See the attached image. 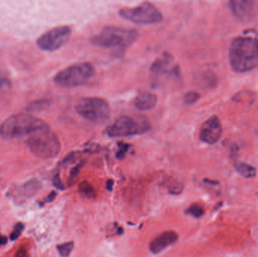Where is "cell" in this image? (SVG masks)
I'll return each mask as SVG.
<instances>
[{"mask_svg":"<svg viewBox=\"0 0 258 257\" xmlns=\"http://www.w3.org/2000/svg\"><path fill=\"white\" fill-rule=\"evenodd\" d=\"M158 102V98L155 94L150 92H142L138 94L134 100V106L141 111L153 110Z\"/></svg>","mask_w":258,"mask_h":257,"instance_id":"cell-14","label":"cell"},{"mask_svg":"<svg viewBox=\"0 0 258 257\" xmlns=\"http://www.w3.org/2000/svg\"><path fill=\"white\" fill-rule=\"evenodd\" d=\"M254 39H255L256 42H257L258 45V34L256 35V36L255 37H254Z\"/></svg>","mask_w":258,"mask_h":257,"instance_id":"cell-27","label":"cell"},{"mask_svg":"<svg viewBox=\"0 0 258 257\" xmlns=\"http://www.w3.org/2000/svg\"><path fill=\"white\" fill-rule=\"evenodd\" d=\"M79 190H80V193H83L88 198L95 197V189L89 183L86 182V181L81 183L80 185L79 186Z\"/></svg>","mask_w":258,"mask_h":257,"instance_id":"cell-18","label":"cell"},{"mask_svg":"<svg viewBox=\"0 0 258 257\" xmlns=\"http://www.w3.org/2000/svg\"><path fill=\"white\" fill-rule=\"evenodd\" d=\"M178 240V235L173 231L162 232L150 242L149 249L153 254H157L173 245Z\"/></svg>","mask_w":258,"mask_h":257,"instance_id":"cell-13","label":"cell"},{"mask_svg":"<svg viewBox=\"0 0 258 257\" xmlns=\"http://www.w3.org/2000/svg\"><path fill=\"white\" fill-rule=\"evenodd\" d=\"M202 81L204 85L208 86V87L212 88V86L215 85L217 83V77L214 72H210V71H206L203 72V75L201 77Z\"/></svg>","mask_w":258,"mask_h":257,"instance_id":"cell-16","label":"cell"},{"mask_svg":"<svg viewBox=\"0 0 258 257\" xmlns=\"http://www.w3.org/2000/svg\"><path fill=\"white\" fill-rule=\"evenodd\" d=\"M186 213L189 214V215L196 217V218H199V217H201L204 214L205 211L201 205H198V204H194V205L189 207L187 211H186Z\"/></svg>","mask_w":258,"mask_h":257,"instance_id":"cell-19","label":"cell"},{"mask_svg":"<svg viewBox=\"0 0 258 257\" xmlns=\"http://www.w3.org/2000/svg\"><path fill=\"white\" fill-rule=\"evenodd\" d=\"M138 37V33L134 29L108 26L98 34L92 36L91 42L101 48L123 51L130 47Z\"/></svg>","mask_w":258,"mask_h":257,"instance_id":"cell-3","label":"cell"},{"mask_svg":"<svg viewBox=\"0 0 258 257\" xmlns=\"http://www.w3.org/2000/svg\"><path fill=\"white\" fill-rule=\"evenodd\" d=\"M26 143L33 155L44 159L54 158L61 149L60 140L49 125L30 136Z\"/></svg>","mask_w":258,"mask_h":257,"instance_id":"cell-4","label":"cell"},{"mask_svg":"<svg viewBox=\"0 0 258 257\" xmlns=\"http://www.w3.org/2000/svg\"><path fill=\"white\" fill-rule=\"evenodd\" d=\"M119 15L123 19L137 24H157L163 20L162 12L148 2L136 7L121 9Z\"/></svg>","mask_w":258,"mask_h":257,"instance_id":"cell-8","label":"cell"},{"mask_svg":"<svg viewBox=\"0 0 258 257\" xmlns=\"http://www.w3.org/2000/svg\"><path fill=\"white\" fill-rule=\"evenodd\" d=\"M72 30L69 26H59L48 30L36 41L38 46L45 51H54L69 41Z\"/></svg>","mask_w":258,"mask_h":257,"instance_id":"cell-9","label":"cell"},{"mask_svg":"<svg viewBox=\"0 0 258 257\" xmlns=\"http://www.w3.org/2000/svg\"><path fill=\"white\" fill-rule=\"evenodd\" d=\"M7 243V238L0 234V246L5 245Z\"/></svg>","mask_w":258,"mask_h":257,"instance_id":"cell-25","label":"cell"},{"mask_svg":"<svg viewBox=\"0 0 258 257\" xmlns=\"http://www.w3.org/2000/svg\"><path fill=\"white\" fill-rule=\"evenodd\" d=\"M230 64L233 71L239 73L249 72L258 67V45L249 36L235 38L229 51Z\"/></svg>","mask_w":258,"mask_h":257,"instance_id":"cell-1","label":"cell"},{"mask_svg":"<svg viewBox=\"0 0 258 257\" xmlns=\"http://www.w3.org/2000/svg\"><path fill=\"white\" fill-rule=\"evenodd\" d=\"M236 170L241 176L245 178H251L255 176L257 172L255 167L247 163L240 162L236 164Z\"/></svg>","mask_w":258,"mask_h":257,"instance_id":"cell-15","label":"cell"},{"mask_svg":"<svg viewBox=\"0 0 258 257\" xmlns=\"http://www.w3.org/2000/svg\"><path fill=\"white\" fill-rule=\"evenodd\" d=\"M77 113L86 120L101 123L108 119L110 106L104 98L86 97L79 100L75 106Z\"/></svg>","mask_w":258,"mask_h":257,"instance_id":"cell-6","label":"cell"},{"mask_svg":"<svg viewBox=\"0 0 258 257\" xmlns=\"http://www.w3.org/2000/svg\"><path fill=\"white\" fill-rule=\"evenodd\" d=\"M74 248V243L71 242L64 243V244H60L57 246V249L59 254L61 257H69L72 253Z\"/></svg>","mask_w":258,"mask_h":257,"instance_id":"cell-17","label":"cell"},{"mask_svg":"<svg viewBox=\"0 0 258 257\" xmlns=\"http://www.w3.org/2000/svg\"><path fill=\"white\" fill-rule=\"evenodd\" d=\"M233 15L242 22H248L255 15V2L251 0H233L229 3Z\"/></svg>","mask_w":258,"mask_h":257,"instance_id":"cell-12","label":"cell"},{"mask_svg":"<svg viewBox=\"0 0 258 257\" xmlns=\"http://www.w3.org/2000/svg\"><path fill=\"white\" fill-rule=\"evenodd\" d=\"M150 128V123L145 118L123 116L107 128V134L110 137H131L144 134Z\"/></svg>","mask_w":258,"mask_h":257,"instance_id":"cell-7","label":"cell"},{"mask_svg":"<svg viewBox=\"0 0 258 257\" xmlns=\"http://www.w3.org/2000/svg\"><path fill=\"white\" fill-rule=\"evenodd\" d=\"M223 128L218 116H213L208 119L202 125L200 139L207 144H215L222 137Z\"/></svg>","mask_w":258,"mask_h":257,"instance_id":"cell-11","label":"cell"},{"mask_svg":"<svg viewBox=\"0 0 258 257\" xmlns=\"http://www.w3.org/2000/svg\"><path fill=\"white\" fill-rule=\"evenodd\" d=\"M128 144H125V143H119V152L116 154V156L118 158H122L125 156V154L126 153L127 151L128 150Z\"/></svg>","mask_w":258,"mask_h":257,"instance_id":"cell-22","label":"cell"},{"mask_svg":"<svg viewBox=\"0 0 258 257\" xmlns=\"http://www.w3.org/2000/svg\"><path fill=\"white\" fill-rule=\"evenodd\" d=\"M113 180H110V181H107V189L109 190V191H112L113 190Z\"/></svg>","mask_w":258,"mask_h":257,"instance_id":"cell-24","label":"cell"},{"mask_svg":"<svg viewBox=\"0 0 258 257\" xmlns=\"http://www.w3.org/2000/svg\"><path fill=\"white\" fill-rule=\"evenodd\" d=\"M24 225L22 223H18L15 225V228H14L13 232L11 234L10 238L12 241H15L16 240L20 235L22 233L23 230H24Z\"/></svg>","mask_w":258,"mask_h":257,"instance_id":"cell-21","label":"cell"},{"mask_svg":"<svg viewBox=\"0 0 258 257\" xmlns=\"http://www.w3.org/2000/svg\"><path fill=\"white\" fill-rule=\"evenodd\" d=\"M42 119L30 115H14L6 119L0 127V135L7 140L31 136L48 126Z\"/></svg>","mask_w":258,"mask_h":257,"instance_id":"cell-2","label":"cell"},{"mask_svg":"<svg viewBox=\"0 0 258 257\" xmlns=\"http://www.w3.org/2000/svg\"><path fill=\"white\" fill-rule=\"evenodd\" d=\"M55 196L56 193H54V192H52V193H51V194H50L49 196H48V199H47V202H52V201L54 200V198H55Z\"/></svg>","mask_w":258,"mask_h":257,"instance_id":"cell-26","label":"cell"},{"mask_svg":"<svg viewBox=\"0 0 258 257\" xmlns=\"http://www.w3.org/2000/svg\"><path fill=\"white\" fill-rule=\"evenodd\" d=\"M200 95L197 92H189L183 97V101L186 104H194L199 101Z\"/></svg>","mask_w":258,"mask_h":257,"instance_id":"cell-20","label":"cell"},{"mask_svg":"<svg viewBox=\"0 0 258 257\" xmlns=\"http://www.w3.org/2000/svg\"><path fill=\"white\" fill-rule=\"evenodd\" d=\"M95 74L94 66L90 63L84 62L62 69L54 75V81L60 87L71 89L86 84Z\"/></svg>","mask_w":258,"mask_h":257,"instance_id":"cell-5","label":"cell"},{"mask_svg":"<svg viewBox=\"0 0 258 257\" xmlns=\"http://www.w3.org/2000/svg\"><path fill=\"white\" fill-rule=\"evenodd\" d=\"M53 184H54V187L60 190H63L64 189V187H63V183H62L61 180H60V176L58 175H56L54 178V181H53Z\"/></svg>","mask_w":258,"mask_h":257,"instance_id":"cell-23","label":"cell"},{"mask_svg":"<svg viewBox=\"0 0 258 257\" xmlns=\"http://www.w3.org/2000/svg\"><path fill=\"white\" fill-rule=\"evenodd\" d=\"M172 56L168 53H164L161 57L156 59L150 66V73L154 79H159L161 77L171 75L178 76L180 71L179 67L173 64Z\"/></svg>","mask_w":258,"mask_h":257,"instance_id":"cell-10","label":"cell"}]
</instances>
